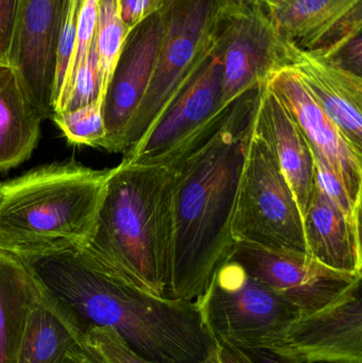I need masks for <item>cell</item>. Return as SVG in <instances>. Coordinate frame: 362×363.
Masks as SVG:
<instances>
[{"label":"cell","instance_id":"obj_1","mask_svg":"<svg viewBox=\"0 0 362 363\" xmlns=\"http://www.w3.org/2000/svg\"><path fill=\"white\" fill-rule=\"evenodd\" d=\"M263 86L238 96L212 127L163 164L174 168L171 264L165 298L197 300L233 253L238 190Z\"/></svg>","mask_w":362,"mask_h":363},{"label":"cell","instance_id":"obj_2","mask_svg":"<svg viewBox=\"0 0 362 363\" xmlns=\"http://www.w3.org/2000/svg\"><path fill=\"white\" fill-rule=\"evenodd\" d=\"M23 259L85 330L91 326L114 330L150 362L196 363L216 349L195 301L163 298L130 285L85 250L67 249Z\"/></svg>","mask_w":362,"mask_h":363},{"label":"cell","instance_id":"obj_3","mask_svg":"<svg viewBox=\"0 0 362 363\" xmlns=\"http://www.w3.org/2000/svg\"><path fill=\"white\" fill-rule=\"evenodd\" d=\"M174 168L121 162L112 168L85 251L130 285L165 298L172 245Z\"/></svg>","mask_w":362,"mask_h":363},{"label":"cell","instance_id":"obj_4","mask_svg":"<svg viewBox=\"0 0 362 363\" xmlns=\"http://www.w3.org/2000/svg\"><path fill=\"white\" fill-rule=\"evenodd\" d=\"M111 170L57 162L1 182L0 250L21 258L84 250L95 233Z\"/></svg>","mask_w":362,"mask_h":363},{"label":"cell","instance_id":"obj_5","mask_svg":"<svg viewBox=\"0 0 362 363\" xmlns=\"http://www.w3.org/2000/svg\"><path fill=\"white\" fill-rule=\"evenodd\" d=\"M216 6L217 0H159L157 62L146 93L125 130L121 153L148 131L215 46Z\"/></svg>","mask_w":362,"mask_h":363},{"label":"cell","instance_id":"obj_6","mask_svg":"<svg viewBox=\"0 0 362 363\" xmlns=\"http://www.w3.org/2000/svg\"><path fill=\"white\" fill-rule=\"evenodd\" d=\"M195 303L213 339L242 351L266 349L301 315L232 259L217 270Z\"/></svg>","mask_w":362,"mask_h":363},{"label":"cell","instance_id":"obj_7","mask_svg":"<svg viewBox=\"0 0 362 363\" xmlns=\"http://www.w3.org/2000/svg\"><path fill=\"white\" fill-rule=\"evenodd\" d=\"M214 36L222 59L220 108L288 66V43L267 0H217Z\"/></svg>","mask_w":362,"mask_h":363},{"label":"cell","instance_id":"obj_8","mask_svg":"<svg viewBox=\"0 0 362 363\" xmlns=\"http://www.w3.org/2000/svg\"><path fill=\"white\" fill-rule=\"evenodd\" d=\"M236 242L307 254L295 196L265 143L251 134L234 215Z\"/></svg>","mask_w":362,"mask_h":363},{"label":"cell","instance_id":"obj_9","mask_svg":"<svg viewBox=\"0 0 362 363\" xmlns=\"http://www.w3.org/2000/svg\"><path fill=\"white\" fill-rule=\"evenodd\" d=\"M222 59L215 46L136 144L123 153L125 163L157 164L205 131L221 111ZM227 108V106H225Z\"/></svg>","mask_w":362,"mask_h":363},{"label":"cell","instance_id":"obj_10","mask_svg":"<svg viewBox=\"0 0 362 363\" xmlns=\"http://www.w3.org/2000/svg\"><path fill=\"white\" fill-rule=\"evenodd\" d=\"M229 259L238 262L301 315L327 306L362 281V274L333 270L307 254L273 251L250 243H236Z\"/></svg>","mask_w":362,"mask_h":363},{"label":"cell","instance_id":"obj_11","mask_svg":"<svg viewBox=\"0 0 362 363\" xmlns=\"http://www.w3.org/2000/svg\"><path fill=\"white\" fill-rule=\"evenodd\" d=\"M261 350L299 363H362L361 281L327 306L299 315Z\"/></svg>","mask_w":362,"mask_h":363},{"label":"cell","instance_id":"obj_12","mask_svg":"<svg viewBox=\"0 0 362 363\" xmlns=\"http://www.w3.org/2000/svg\"><path fill=\"white\" fill-rule=\"evenodd\" d=\"M64 6L65 0H23L13 51L10 69L44 121L51 118L53 113Z\"/></svg>","mask_w":362,"mask_h":363},{"label":"cell","instance_id":"obj_13","mask_svg":"<svg viewBox=\"0 0 362 363\" xmlns=\"http://www.w3.org/2000/svg\"><path fill=\"white\" fill-rule=\"evenodd\" d=\"M267 85L284 104L312 151L327 162L355 206L361 208L362 152L348 142L291 68L274 74Z\"/></svg>","mask_w":362,"mask_h":363},{"label":"cell","instance_id":"obj_14","mask_svg":"<svg viewBox=\"0 0 362 363\" xmlns=\"http://www.w3.org/2000/svg\"><path fill=\"white\" fill-rule=\"evenodd\" d=\"M161 35L157 11L130 31L102 101L106 130L104 150L121 153L128 125L150 82Z\"/></svg>","mask_w":362,"mask_h":363},{"label":"cell","instance_id":"obj_15","mask_svg":"<svg viewBox=\"0 0 362 363\" xmlns=\"http://www.w3.org/2000/svg\"><path fill=\"white\" fill-rule=\"evenodd\" d=\"M285 40L301 50L323 53L361 31L362 0H267Z\"/></svg>","mask_w":362,"mask_h":363},{"label":"cell","instance_id":"obj_16","mask_svg":"<svg viewBox=\"0 0 362 363\" xmlns=\"http://www.w3.org/2000/svg\"><path fill=\"white\" fill-rule=\"evenodd\" d=\"M287 67L299 77L323 112L339 128L348 142L362 152V77L322 55L289 44Z\"/></svg>","mask_w":362,"mask_h":363},{"label":"cell","instance_id":"obj_17","mask_svg":"<svg viewBox=\"0 0 362 363\" xmlns=\"http://www.w3.org/2000/svg\"><path fill=\"white\" fill-rule=\"evenodd\" d=\"M252 130L276 160L303 216L316 185L312 149L284 104L267 84L259 93Z\"/></svg>","mask_w":362,"mask_h":363},{"label":"cell","instance_id":"obj_18","mask_svg":"<svg viewBox=\"0 0 362 363\" xmlns=\"http://www.w3.org/2000/svg\"><path fill=\"white\" fill-rule=\"evenodd\" d=\"M302 219L307 255L333 270L362 274L361 219L349 217L317 185Z\"/></svg>","mask_w":362,"mask_h":363},{"label":"cell","instance_id":"obj_19","mask_svg":"<svg viewBox=\"0 0 362 363\" xmlns=\"http://www.w3.org/2000/svg\"><path fill=\"white\" fill-rule=\"evenodd\" d=\"M85 332L74 313L42 285L26 323L16 363H63L70 350L80 347Z\"/></svg>","mask_w":362,"mask_h":363},{"label":"cell","instance_id":"obj_20","mask_svg":"<svg viewBox=\"0 0 362 363\" xmlns=\"http://www.w3.org/2000/svg\"><path fill=\"white\" fill-rule=\"evenodd\" d=\"M44 121L10 68L0 69V174L30 159Z\"/></svg>","mask_w":362,"mask_h":363},{"label":"cell","instance_id":"obj_21","mask_svg":"<svg viewBox=\"0 0 362 363\" xmlns=\"http://www.w3.org/2000/svg\"><path fill=\"white\" fill-rule=\"evenodd\" d=\"M42 290L29 264L0 250V363H16L21 337Z\"/></svg>","mask_w":362,"mask_h":363},{"label":"cell","instance_id":"obj_22","mask_svg":"<svg viewBox=\"0 0 362 363\" xmlns=\"http://www.w3.org/2000/svg\"><path fill=\"white\" fill-rule=\"evenodd\" d=\"M130 31L121 19L119 0H99L95 38L103 98Z\"/></svg>","mask_w":362,"mask_h":363},{"label":"cell","instance_id":"obj_23","mask_svg":"<svg viewBox=\"0 0 362 363\" xmlns=\"http://www.w3.org/2000/svg\"><path fill=\"white\" fill-rule=\"evenodd\" d=\"M102 101L103 91L95 38L87 59L74 72L67 89L55 104L53 113L67 112L97 102L102 104Z\"/></svg>","mask_w":362,"mask_h":363},{"label":"cell","instance_id":"obj_24","mask_svg":"<svg viewBox=\"0 0 362 363\" xmlns=\"http://www.w3.org/2000/svg\"><path fill=\"white\" fill-rule=\"evenodd\" d=\"M51 119L69 144L103 148L106 130L99 102L67 112L53 113Z\"/></svg>","mask_w":362,"mask_h":363},{"label":"cell","instance_id":"obj_25","mask_svg":"<svg viewBox=\"0 0 362 363\" xmlns=\"http://www.w3.org/2000/svg\"><path fill=\"white\" fill-rule=\"evenodd\" d=\"M80 347L93 363H155L138 355L108 328H87Z\"/></svg>","mask_w":362,"mask_h":363},{"label":"cell","instance_id":"obj_26","mask_svg":"<svg viewBox=\"0 0 362 363\" xmlns=\"http://www.w3.org/2000/svg\"><path fill=\"white\" fill-rule=\"evenodd\" d=\"M98 2H99V0H84V2H83L80 14H79L78 25H77L76 42H74L72 63H70L69 68H68L65 81H64L61 93H60L55 104L65 93L74 72L84 63L89 50H91V44H93L94 38H95L96 28H97Z\"/></svg>","mask_w":362,"mask_h":363},{"label":"cell","instance_id":"obj_27","mask_svg":"<svg viewBox=\"0 0 362 363\" xmlns=\"http://www.w3.org/2000/svg\"><path fill=\"white\" fill-rule=\"evenodd\" d=\"M315 162V182L316 185L333 201L341 211L353 219H361V208L356 207L351 200L344 184L336 176L331 166L318 153L312 151Z\"/></svg>","mask_w":362,"mask_h":363},{"label":"cell","instance_id":"obj_28","mask_svg":"<svg viewBox=\"0 0 362 363\" xmlns=\"http://www.w3.org/2000/svg\"><path fill=\"white\" fill-rule=\"evenodd\" d=\"M23 0H0V69L11 68Z\"/></svg>","mask_w":362,"mask_h":363},{"label":"cell","instance_id":"obj_29","mask_svg":"<svg viewBox=\"0 0 362 363\" xmlns=\"http://www.w3.org/2000/svg\"><path fill=\"white\" fill-rule=\"evenodd\" d=\"M159 4V0H119L121 19L132 30L154 13Z\"/></svg>","mask_w":362,"mask_h":363},{"label":"cell","instance_id":"obj_30","mask_svg":"<svg viewBox=\"0 0 362 363\" xmlns=\"http://www.w3.org/2000/svg\"><path fill=\"white\" fill-rule=\"evenodd\" d=\"M217 355L220 363H253L248 354L242 350L217 343Z\"/></svg>","mask_w":362,"mask_h":363},{"label":"cell","instance_id":"obj_31","mask_svg":"<svg viewBox=\"0 0 362 363\" xmlns=\"http://www.w3.org/2000/svg\"><path fill=\"white\" fill-rule=\"evenodd\" d=\"M244 352L248 354L253 363H299L268 350H252V351Z\"/></svg>","mask_w":362,"mask_h":363},{"label":"cell","instance_id":"obj_32","mask_svg":"<svg viewBox=\"0 0 362 363\" xmlns=\"http://www.w3.org/2000/svg\"><path fill=\"white\" fill-rule=\"evenodd\" d=\"M63 363H93L89 358L83 353L80 347H74L70 350L69 353L66 356Z\"/></svg>","mask_w":362,"mask_h":363},{"label":"cell","instance_id":"obj_33","mask_svg":"<svg viewBox=\"0 0 362 363\" xmlns=\"http://www.w3.org/2000/svg\"><path fill=\"white\" fill-rule=\"evenodd\" d=\"M196 363H220V362H219L218 355H217V347L216 349L213 350L205 358Z\"/></svg>","mask_w":362,"mask_h":363},{"label":"cell","instance_id":"obj_34","mask_svg":"<svg viewBox=\"0 0 362 363\" xmlns=\"http://www.w3.org/2000/svg\"><path fill=\"white\" fill-rule=\"evenodd\" d=\"M79 4H80L81 8H82L83 2H84V0H78Z\"/></svg>","mask_w":362,"mask_h":363}]
</instances>
